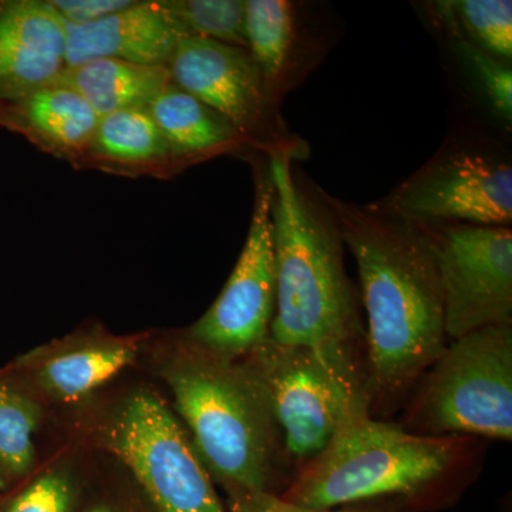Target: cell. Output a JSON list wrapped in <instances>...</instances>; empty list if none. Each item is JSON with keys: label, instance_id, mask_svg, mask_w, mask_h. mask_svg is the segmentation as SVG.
Listing matches in <instances>:
<instances>
[{"label": "cell", "instance_id": "6da1fadb", "mask_svg": "<svg viewBox=\"0 0 512 512\" xmlns=\"http://www.w3.org/2000/svg\"><path fill=\"white\" fill-rule=\"evenodd\" d=\"M322 195L359 274L367 320V412L394 420L447 346L436 264L413 222Z\"/></svg>", "mask_w": 512, "mask_h": 512}, {"label": "cell", "instance_id": "7a4b0ae2", "mask_svg": "<svg viewBox=\"0 0 512 512\" xmlns=\"http://www.w3.org/2000/svg\"><path fill=\"white\" fill-rule=\"evenodd\" d=\"M276 308L269 338L318 353L352 399L366 402V329L345 242L322 188L303 183L288 151H269Z\"/></svg>", "mask_w": 512, "mask_h": 512}, {"label": "cell", "instance_id": "3957f363", "mask_svg": "<svg viewBox=\"0 0 512 512\" xmlns=\"http://www.w3.org/2000/svg\"><path fill=\"white\" fill-rule=\"evenodd\" d=\"M491 441L473 436H420L394 420L350 404L328 447L302 468L279 497L311 510L356 504H441L473 483Z\"/></svg>", "mask_w": 512, "mask_h": 512}, {"label": "cell", "instance_id": "277c9868", "mask_svg": "<svg viewBox=\"0 0 512 512\" xmlns=\"http://www.w3.org/2000/svg\"><path fill=\"white\" fill-rule=\"evenodd\" d=\"M163 376L212 480L228 495L284 493L295 478L284 434L245 359L212 355L183 336Z\"/></svg>", "mask_w": 512, "mask_h": 512}, {"label": "cell", "instance_id": "5b68a950", "mask_svg": "<svg viewBox=\"0 0 512 512\" xmlns=\"http://www.w3.org/2000/svg\"><path fill=\"white\" fill-rule=\"evenodd\" d=\"M420 436L512 439V326L450 340L394 419Z\"/></svg>", "mask_w": 512, "mask_h": 512}, {"label": "cell", "instance_id": "8992f818", "mask_svg": "<svg viewBox=\"0 0 512 512\" xmlns=\"http://www.w3.org/2000/svg\"><path fill=\"white\" fill-rule=\"evenodd\" d=\"M99 443L131 471L160 512H225L183 423L156 393L126 397L101 424Z\"/></svg>", "mask_w": 512, "mask_h": 512}, {"label": "cell", "instance_id": "52a82bcc", "mask_svg": "<svg viewBox=\"0 0 512 512\" xmlns=\"http://www.w3.org/2000/svg\"><path fill=\"white\" fill-rule=\"evenodd\" d=\"M416 225L439 274L447 339L491 326H512L511 227Z\"/></svg>", "mask_w": 512, "mask_h": 512}, {"label": "cell", "instance_id": "ba28073f", "mask_svg": "<svg viewBox=\"0 0 512 512\" xmlns=\"http://www.w3.org/2000/svg\"><path fill=\"white\" fill-rule=\"evenodd\" d=\"M242 359L264 389L295 476L329 446L350 404L366 403L312 349L266 338Z\"/></svg>", "mask_w": 512, "mask_h": 512}, {"label": "cell", "instance_id": "9c48e42d", "mask_svg": "<svg viewBox=\"0 0 512 512\" xmlns=\"http://www.w3.org/2000/svg\"><path fill=\"white\" fill-rule=\"evenodd\" d=\"M272 185L268 167L258 170L247 241L220 296L184 338L212 355L239 360L269 338L276 308Z\"/></svg>", "mask_w": 512, "mask_h": 512}, {"label": "cell", "instance_id": "30bf717a", "mask_svg": "<svg viewBox=\"0 0 512 512\" xmlns=\"http://www.w3.org/2000/svg\"><path fill=\"white\" fill-rule=\"evenodd\" d=\"M370 207L413 224L511 227L512 167L490 154L454 148L434 157Z\"/></svg>", "mask_w": 512, "mask_h": 512}, {"label": "cell", "instance_id": "8fae6325", "mask_svg": "<svg viewBox=\"0 0 512 512\" xmlns=\"http://www.w3.org/2000/svg\"><path fill=\"white\" fill-rule=\"evenodd\" d=\"M168 70L175 86L221 114L249 144L295 154L284 140L274 94L247 49L187 36Z\"/></svg>", "mask_w": 512, "mask_h": 512}, {"label": "cell", "instance_id": "7c38bea8", "mask_svg": "<svg viewBox=\"0 0 512 512\" xmlns=\"http://www.w3.org/2000/svg\"><path fill=\"white\" fill-rule=\"evenodd\" d=\"M64 67V23L49 0H0V103L55 84Z\"/></svg>", "mask_w": 512, "mask_h": 512}, {"label": "cell", "instance_id": "4fadbf2b", "mask_svg": "<svg viewBox=\"0 0 512 512\" xmlns=\"http://www.w3.org/2000/svg\"><path fill=\"white\" fill-rule=\"evenodd\" d=\"M66 66L117 59L143 66L168 67L187 33L163 0H133L128 8L97 22H64Z\"/></svg>", "mask_w": 512, "mask_h": 512}, {"label": "cell", "instance_id": "5bb4252c", "mask_svg": "<svg viewBox=\"0 0 512 512\" xmlns=\"http://www.w3.org/2000/svg\"><path fill=\"white\" fill-rule=\"evenodd\" d=\"M137 352L133 339L74 336L33 350L19 360V366L47 397L72 403L119 375L133 363Z\"/></svg>", "mask_w": 512, "mask_h": 512}, {"label": "cell", "instance_id": "9a60e30c", "mask_svg": "<svg viewBox=\"0 0 512 512\" xmlns=\"http://www.w3.org/2000/svg\"><path fill=\"white\" fill-rule=\"evenodd\" d=\"M100 116L79 93L50 84L5 104L2 128L20 134L50 156L82 168Z\"/></svg>", "mask_w": 512, "mask_h": 512}, {"label": "cell", "instance_id": "2e32d148", "mask_svg": "<svg viewBox=\"0 0 512 512\" xmlns=\"http://www.w3.org/2000/svg\"><path fill=\"white\" fill-rule=\"evenodd\" d=\"M82 168L131 177L164 178L178 171L167 141L147 109L101 116Z\"/></svg>", "mask_w": 512, "mask_h": 512}, {"label": "cell", "instance_id": "e0dca14e", "mask_svg": "<svg viewBox=\"0 0 512 512\" xmlns=\"http://www.w3.org/2000/svg\"><path fill=\"white\" fill-rule=\"evenodd\" d=\"M147 111L167 141L178 170L249 144L221 114L174 83L151 101Z\"/></svg>", "mask_w": 512, "mask_h": 512}, {"label": "cell", "instance_id": "ac0fdd59", "mask_svg": "<svg viewBox=\"0 0 512 512\" xmlns=\"http://www.w3.org/2000/svg\"><path fill=\"white\" fill-rule=\"evenodd\" d=\"M56 83L79 93L101 117L147 109L173 80L168 67L96 59L64 67Z\"/></svg>", "mask_w": 512, "mask_h": 512}, {"label": "cell", "instance_id": "d6986e66", "mask_svg": "<svg viewBox=\"0 0 512 512\" xmlns=\"http://www.w3.org/2000/svg\"><path fill=\"white\" fill-rule=\"evenodd\" d=\"M245 37L249 55L275 97L291 59L295 40L292 3L286 0H245Z\"/></svg>", "mask_w": 512, "mask_h": 512}, {"label": "cell", "instance_id": "ffe728a7", "mask_svg": "<svg viewBox=\"0 0 512 512\" xmlns=\"http://www.w3.org/2000/svg\"><path fill=\"white\" fill-rule=\"evenodd\" d=\"M42 419V407L32 394L0 382V490L19 483L32 473L33 443Z\"/></svg>", "mask_w": 512, "mask_h": 512}, {"label": "cell", "instance_id": "44dd1931", "mask_svg": "<svg viewBox=\"0 0 512 512\" xmlns=\"http://www.w3.org/2000/svg\"><path fill=\"white\" fill-rule=\"evenodd\" d=\"M434 10L454 39L466 40L495 59L511 63V0H447L434 3Z\"/></svg>", "mask_w": 512, "mask_h": 512}, {"label": "cell", "instance_id": "7402d4cb", "mask_svg": "<svg viewBox=\"0 0 512 512\" xmlns=\"http://www.w3.org/2000/svg\"><path fill=\"white\" fill-rule=\"evenodd\" d=\"M187 36L247 49L245 0H163Z\"/></svg>", "mask_w": 512, "mask_h": 512}, {"label": "cell", "instance_id": "603a6c76", "mask_svg": "<svg viewBox=\"0 0 512 512\" xmlns=\"http://www.w3.org/2000/svg\"><path fill=\"white\" fill-rule=\"evenodd\" d=\"M76 484L64 464L46 468L20 490L2 512H72Z\"/></svg>", "mask_w": 512, "mask_h": 512}, {"label": "cell", "instance_id": "cb8c5ba5", "mask_svg": "<svg viewBox=\"0 0 512 512\" xmlns=\"http://www.w3.org/2000/svg\"><path fill=\"white\" fill-rule=\"evenodd\" d=\"M456 50L468 70L477 80L487 97L491 109L511 126L512 123V70L511 63L495 59L466 40H456Z\"/></svg>", "mask_w": 512, "mask_h": 512}, {"label": "cell", "instance_id": "d4e9b609", "mask_svg": "<svg viewBox=\"0 0 512 512\" xmlns=\"http://www.w3.org/2000/svg\"><path fill=\"white\" fill-rule=\"evenodd\" d=\"M231 512H397L384 507L383 504H356L330 510H311L299 507L276 494L242 493L229 495Z\"/></svg>", "mask_w": 512, "mask_h": 512}, {"label": "cell", "instance_id": "484cf974", "mask_svg": "<svg viewBox=\"0 0 512 512\" xmlns=\"http://www.w3.org/2000/svg\"><path fill=\"white\" fill-rule=\"evenodd\" d=\"M66 23L84 25L128 8L133 0H49Z\"/></svg>", "mask_w": 512, "mask_h": 512}, {"label": "cell", "instance_id": "4316f807", "mask_svg": "<svg viewBox=\"0 0 512 512\" xmlns=\"http://www.w3.org/2000/svg\"><path fill=\"white\" fill-rule=\"evenodd\" d=\"M89 512H117L114 510H111L109 507H96L93 508V510H90Z\"/></svg>", "mask_w": 512, "mask_h": 512}, {"label": "cell", "instance_id": "83f0119b", "mask_svg": "<svg viewBox=\"0 0 512 512\" xmlns=\"http://www.w3.org/2000/svg\"><path fill=\"white\" fill-rule=\"evenodd\" d=\"M3 113H5V103H0V127H2Z\"/></svg>", "mask_w": 512, "mask_h": 512}]
</instances>
